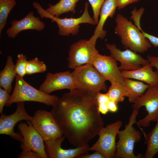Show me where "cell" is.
I'll list each match as a JSON object with an SVG mask.
<instances>
[{"label":"cell","mask_w":158,"mask_h":158,"mask_svg":"<svg viewBox=\"0 0 158 158\" xmlns=\"http://www.w3.org/2000/svg\"><path fill=\"white\" fill-rule=\"evenodd\" d=\"M97 94L76 89L63 94L52 106L51 112L63 135L75 147L88 144L104 127Z\"/></svg>","instance_id":"6da1fadb"},{"label":"cell","mask_w":158,"mask_h":158,"mask_svg":"<svg viewBox=\"0 0 158 158\" xmlns=\"http://www.w3.org/2000/svg\"><path fill=\"white\" fill-rule=\"evenodd\" d=\"M115 33L125 47L136 53H143L152 47L149 40L139 29L125 16L118 14L116 18Z\"/></svg>","instance_id":"7a4b0ae2"},{"label":"cell","mask_w":158,"mask_h":158,"mask_svg":"<svg viewBox=\"0 0 158 158\" xmlns=\"http://www.w3.org/2000/svg\"><path fill=\"white\" fill-rule=\"evenodd\" d=\"M15 87L11 97L6 104L9 107L14 103L33 101L52 107L59 98L55 95L47 94L33 87L16 74Z\"/></svg>","instance_id":"3957f363"},{"label":"cell","mask_w":158,"mask_h":158,"mask_svg":"<svg viewBox=\"0 0 158 158\" xmlns=\"http://www.w3.org/2000/svg\"><path fill=\"white\" fill-rule=\"evenodd\" d=\"M138 113V110L133 109L129 117L128 123L126 124L125 129L118 133L119 140L116 144L114 158L142 157L141 154L135 155L133 151L135 143L140 141L141 138V133L133 126L136 123V118Z\"/></svg>","instance_id":"277c9868"},{"label":"cell","mask_w":158,"mask_h":158,"mask_svg":"<svg viewBox=\"0 0 158 158\" xmlns=\"http://www.w3.org/2000/svg\"><path fill=\"white\" fill-rule=\"evenodd\" d=\"M32 5L37 10V12L41 18H48L52 20L57 23L59 28L58 34L61 36H69L70 34L75 35L79 32L80 24L87 23L90 25H95L96 24L89 14L88 11L89 4L86 2L85 4L84 12L80 17L77 18H61L52 16L44 9L40 4L34 2Z\"/></svg>","instance_id":"5b68a950"},{"label":"cell","mask_w":158,"mask_h":158,"mask_svg":"<svg viewBox=\"0 0 158 158\" xmlns=\"http://www.w3.org/2000/svg\"><path fill=\"white\" fill-rule=\"evenodd\" d=\"M72 73L77 89L97 93L107 90L106 80L91 64L80 66Z\"/></svg>","instance_id":"8992f818"},{"label":"cell","mask_w":158,"mask_h":158,"mask_svg":"<svg viewBox=\"0 0 158 158\" xmlns=\"http://www.w3.org/2000/svg\"><path fill=\"white\" fill-rule=\"evenodd\" d=\"M122 125V121L118 120L103 127L98 134V139L89 147V150L100 152L105 158H114L116 150V138Z\"/></svg>","instance_id":"52a82bcc"},{"label":"cell","mask_w":158,"mask_h":158,"mask_svg":"<svg viewBox=\"0 0 158 158\" xmlns=\"http://www.w3.org/2000/svg\"><path fill=\"white\" fill-rule=\"evenodd\" d=\"M142 106L145 107L147 114L136 123L140 126L148 127L151 122H156L158 119V87L149 86L132 105L133 109L139 110Z\"/></svg>","instance_id":"ba28073f"},{"label":"cell","mask_w":158,"mask_h":158,"mask_svg":"<svg viewBox=\"0 0 158 158\" xmlns=\"http://www.w3.org/2000/svg\"><path fill=\"white\" fill-rule=\"evenodd\" d=\"M30 121L44 141L63 135L51 111L44 110H38L32 116Z\"/></svg>","instance_id":"9c48e42d"},{"label":"cell","mask_w":158,"mask_h":158,"mask_svg":"<svg viewBox=\"0 0 158 158\" xmlns=\"http://www.w3.org/2000/svg\"><path fill=\"white\" fill-rule=\"evenodd\" d=\"M98 51L95 44L89 40L82 39L73 44L68 53V67L73 69L87 64H91L94 55Z\"/></svg>","instance_id":"30bf717a"},{"label":"cell","mask_w":158,"mask_h":158,"mask_svg":"<svg viewBox=\"0 0 158 158\" xmlns=\"http://www.w3.org/2000/svg\"><path fill=\"white\" fill-rule=\"evenodd\" d=\"M27 121V123L20 122L18 125L23 137L20 145L21 148L23 151H34L39 154L42 158H47L44 140L31 121Z\"/></svg>","instance_id":"8fae6325"},{"label":"cell","mask_w":158,"mask_h":158,"mask_svg":"<svg viewBox=\"0 0 158 158\" xmlns=\"http://www.w3.org/2000/svg\"><path fill=\"white\" fill-rule=\"evenodd\" d=\"M91 64L106 80L109 81L111 84L123 85L124 78L121 71L116 61L111 56L102 55L98 52L94 55Z\"/></svg>","instance_id":"7c38bea8"},{"label":"cell","mask_w":158,"mask_h":158,"mask_svg":"<svg viewBox=\"0 0 158 158\" xmlns=\"http://www.w3.org/2000/svg\"><path fill=\"white\" fill-rule=\"evenodd\" d=\"M106 46L111 56L120 63L119 67L121 71L136 70L149 63L147 59L130 49L121 51L116 48L115 44L107 43Z\"/></svg>","instance_id":"4fadbf2b"},{"label":"cell","mask_w":158,"mask_h":158,"mask_svg":"<svg viewBox=\"0 0 158 158\" xmlns=\"http://www.w3.org/2000/svg\"><path fill=\"white\" fill-rule=\"evenodd\" d=\"M17 108L13 114L7 115L1 114L0 117V134L10 136L12 138L22 141L23 137L20 133L14 130V127L18 122L22 120L31 121L32 116H30L25 109L24 102L16 103Z\"/></svg>","instance_id":"5bb4252c"},{"label":"cell","mask_w":158,"mask_h":158,"mask_svg":"<svg viewBox=\"0 0 158 158\" xmlns=\"http://www.w3.org/2000/svg\"><path fill=\"white\" fill-rule=\"evenodd\" d=\"M76 89L77 87L72 73L66 71L54 74L48 73L39 90L49 94L58 90L67 89L71 90Z\"/></svg>","instance_id":"9a60e30c"},{"label":"cell","mask_w":158,"mask_h":158,"mask_svg":"<svg viewBox=\"0 0 158 158\" xmlns=\"http://www.w3.org/2000/svg\"><path fill=\"white\" fill-rule=\"evenodd\" d=\"M65 138L63 136L54 139L44 141L45 150L49 158H73L88 153L89 147L88 144L75 147L74 149H64L61 147V144Z\"/></svg>","instance_id":"2e32d148"},{"label":"cell","mask_w":158,"mask_h":158,"mask_svg":"<svg viewBox=\"0 0 158 158\" xmlns=\"http://www.w3.org/2000/svg\"><path fill=\"white\" fill-rule=\"evenodd\" d=\"M11 26L6 32L8 37L13 38L20 32L28 30H34L40 31L45 27L44 23L38 17L34 15V12H30L22 19L13 20L11 23Z\"/></svg>","instance_id":"e0dca14e"},{"label":"cell","mask_w":158,"mask_h":158,"mask_svg":"<svg viewBox=\"0 0 158 158\" xmlns=\"http://www.w3.org/2000/svg\"><path fill=\"white\" fill-rule=\"evenodd\" d=\"M117 0H104L101 7L100 19L95 30L94 34L89 40L96 44L98 38L103 39L106 36L107 32L103 29L104 23L108 18H112L117 7Z\"/></svg>","instance_id":"ac0fdd59"},{"label":"cell","mask_w":158,"mask_h":158,"mask_svg":"<svg viewBox=\"0 0 158 158\" xmlns=\"http://www.w3.org/2000/svg\"><path fill=\"white\" fill-rule=\"evenodd\" d=\"M123 78L135 79L145 83L150 86L158 87V71H154L149 63L134 71H121Z\"/></svg>","instance_id":"d6986e66"},{"label":"cell","mask_w":158,"mask_h":158,"mask_svg":"<svg viewBox=\"0 0 158 158\" xmlns=\"http://www.w3.org/2000/svg\"><path fill=\"white\" fill-rule=\"evenodd\" d=\"M123 85L126 97L128 98L130 102L133 103L145 93L149 87V85L143 82L127 78H124Z\"/></svg>","instance_id":"ffe728a7"},{"label":"cell","mask_w":158,"mask_h":158,"mask_svg":"<svg viewBox=\"0 0 158 158\" xmlns=\"http://www.w3.org/2000/svg\"><path fill=\"white\" fill-rule=\"evenodd\" d=\"M16 73L12 56L8 55L5 66L0 73V86L10 94L12 90V84Z\"/></svg>","instance_id":"44dd1931"},{"label":"cell","mask_w":158,"mask_h":158,"mask_svg":"<svg viewBox=\"0 0 158 158\" xmlns=\"http://www.w3.org/2000/svg\"><path fill=\"white\" fill-rule=\"evenodd\" d=\"M80 0H60L56 4L49 6L45 10L50 15L59 18L61 14L71 12L75 13L76 4Z\"/></svg>","instance_id":"7402d4cb"},{"label":"cell","mask_w":158,"mask_h":158,"mask_svg":"<svg viewBox=\"0 0 158 158\" xmlns=\"http://www.w3.org/2000/svg\"><path fill=\"white\" fill-rule=\"evenodd\" d=\"M147 149L143 156L145 158H153L158 153V119L154 127L145 136Z\"/></svg>","instance_id":"603a6c76"},{"label":"cell","mask_w":158,"mask_h":158,"mask_svg":"<svg viewBox=\"0 0 158 158\" xmlns=\"http://www.w3.org/2000/svg\"><path fill=\"white\" fill-rule=\"evenodd\" d=\"M16 0H0V35L7 23L8 15L16 5Z\"/></svg>","instance_id":"cb8c5ba5"},{"label":"cell","mask_w":158,"mask_h":158,"mask_svg":"<svg viewBox=\"0 0 158 158\" xmlns=\"http://www.w3.org/2000/svg\"><path fill=\"white\" fill-rule=\"evenodd\" d=\"M107 93L110 100L117 104L123 102L126 97L124 87L123 85L119 83L111 84Z\"/></svg>","instance_id":"d4e9b609"},{"label":"cell","mask_w":158,"mask_h":158,"mask_svg":"<svg viewBox=\"0 0 158 158\" xmlns=\"http://www.w3.org/2000/svg\"><path fill=\"white\" fill-rule=\"evenodd\" d=\"M46 66L44 62L35 57L27 61L26 67V73L30 75L36 73H43L46 71Z\"/></svg>","instance_id":"484cf974"},{"label":"cell","mask_w":158,"mask_h":158,"mask_svg":"<svg viewBox=\"0 0 158 158\" xmlns=\"http://www.w3.org/2000/svg\"><path fill=\"white\" fill-rule=\"evenodd\" d=\"M96 99L99 111L102 114H106L109 111L107 104L110 100L107 93H97Z\"/></svg>","instance_id":"4316f807"},{"label":"cell","mask_w":158,"mask_h":158,"mask_svg":"<svg viewBox=\"0 0 158 158\" xmlns=\"http://www.w3.org/2000/svg\"><path fill=\"white\" fill-rule=\"evenodd\" d=\"M27 61L25 55L22 53L17 55L16 64L15 65V70L16 74L22 77L26 74V67Z\"/></svg>","instance_id":"83f0119b"},{"label":"cell","mask_w":158,"mask_h":158,"mask_svg":"<svg viewBox=\"0 0 158 158\" xmlns=\"http://www.w3.org/2000/svg\"><path fill=\"white\" fill-rule=\"evenodd\" d=\"M90 4L93 13V19L97 25L99 22L98 18L104 0H88Z\"/></svg>","instance_id":"f1b7e54d"},{"label":"cell","mask_w":158,"mask_h":158,"mask_svg":"<svg viewBox=\"0 0 158 158\" xmlns=\"http://www.w3.org/2000/svg\"><path fill=\"white\" fill-rule=\"evenodd\" d=\"M11 95L5 89L0 87V113L2 114L4 106L6 105Z\"/></svg>","instance_id":"f546056e"},{"label":"cell","mask_w":158,"mask_h":158,"mask_svg":"<svg viewBox=\"0 0 158 158\" xmlns=\"http://www.w3.org/2000/svg\"><path fill=\"white\" fill-rule=\"evenodd\" d=\"M19 158H42L37 153L32 150L23 151L18 155Z\"/></svg>","instance_id":"4dcf8cb0"},{"label":"cell","mask_w":158,"mask_h":158,"mask_svg":"<svg viewBox=\"0 0 158 158\" xmlns=\"http://www.w3.org/2000/svg\"><path fill=\"white\" fill-rule=\"evenodd\" d=\"M138 28L142 33L145 37L148 39L150 43L155 47H158V37L149 34L144 32L140 26Z\"/></svg>","instance_id":"1f68e13d"},{"label":"cell","mask_w":158,"mask_h":158,"mask_svg":"<svg viewBox=\"0 0 158 158\" xmlns=\"http://www.w3.org/2000/svg\"><path fill=\"white\" fill-rule=\"evenodd\" d=\"M93 153L83 154L78 156L77 158H105L104 155L101 152L98 151Z\"/></svg>","instance_id":"d6a6232c"},{"label":"cell","mask_w":158,"mask_h":158,"mask_svg":"<svg viewBox=\"0 0 158 158\" xmlns=\"http://www.w3.org/2000/svg\"><path fill=\"white\" fill-rule=\"evenodd\" d=\"M141 0H117V7L118 9H122L128 5L138 2Z\"/></svg>","instance_id":"836d02e7"},{"label":"cell","mask_w":158,"mask_h":158,"mask_svg":"<svg viewBox=\"0 0 158 158\" xmlns=\"http://www.w3.org/2000/svg\"><path fill=\"white\" fill-rule=\"evenodd\" d=\"M147 59L151 66L155 68L158 71V57L148 55Z\"/></svg>","instance_id":"e575fe53"},{"label":"cell","mask_w":158,"mask_h":158,"mask_svg":"<svg viewBox=\"0 0 158 158\" xmlns=\"http://www.w3.org/2000/svg\"><path fill=\"white\" fill-rule=\"evenodd\" d=\"M117 104L115 102L110 100L107 104L109 111L114 113L116 112L118 109Z\"/></svg>","instance_id":"d590c367"}]
</instances>
